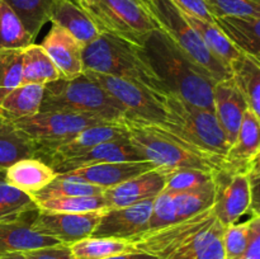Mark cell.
<instances>
[{"instance_id": "6da1fadb", "label": "cell", "mask_w": 260, "mask_h": 259, "mask_svg": "<svg viewBox=\"0 0 260 259\" xmlns=\"http://www.w3.org/2000/svg\"><path fill=\"white\" fill-rule=\"evenodd\" d=\"M142 47L168 94L213 111L215 81L192 62L160 28L150 33Z\"/></svg>"}, {"instance_id": "7a4b0ae2", "label": "cell", "mask_w": 260, "mask_h": 259, "mask_svg": "<svg viewBox=\"0 0 260 259\" xmlns=\"http://www.w3.org/2000/svg\"><path fill=\"white\" fill-rule=\"evenodd\" d=\"M131 142L140 156L151 161L164 173L179 169H202L220 172L222 165L206 156L173 134L165 126L124 117L121 121Z\"/></svg>"}, {"instance_id": "3957f363", "label": "cell", "mask_w": 260, "mask_h": 259, "mask_svg": "<svg viewBox=\"0 0 260 259\" xmlns=\"http://www.w3.org/2000/svg\"><path fill=\"white\" fill-rule=\"evenodd\" d=\"M83 65L84 70L134 81L161 95L168 94L152 69L145 48L108 33H101L84 46Z\"/></svg>"}, {"instance_id": "277c9868", "label": "cell", "mask_w": 260, "mask_h": 259, "mask_svg": "<svg viewBox=\"0 0 260 259\" xmlns=\"http://www.w3.org/2000/svg\"><path fill=\"white\" fill-rule=\"evenodd\" d=\"M40 112L93 114L112 122L127 117L123 106L84 73L78 78H60L46 84Z\"/></svg>"}, {"instance_id": "5b68a950", "label": "cell", "mask_w": 260, "mask_h": 259, "mask_svg": "<svg viewBox=\"0 0 260 259\" xmlns=\"http://www.w3.org/2000/svg\"><path fill=\"white\" fill-rule=\"evenodd\" d=\"M165 107L167 122L161 126H165L188 145L222 165L230 144L226 140L215 112L193 106L174 94H167Z\"/></svg>"}, {"instance_id": "8992f818", "label": "cell", "mask_w": 260, "mask_h": 259, "mask_svg": "<svg viewBox=\"0 0 260 259\" xmlns=\"http://www.w3.org/2000/svg\"><path fill=\"white\" fill-rule=\"evenodd\" d=\"M101 33L144 46L150 33L159 29L146 5L139 0H74Z\"/></svg>"}, {"instance_id": "52a82bcc", "label": "cell", "mask_w": 260, "mask_h": 259, "mask_svg": "<svg viewBox=\"0 0 260 259\" xmlns=\"http://www.w3.org/2000/svg\"><path fill=\"white\" fill-rule=\"evenodd\" d=\"M145 5L160 29L215 83L230 78V70L208 50L200 33L173 0H147Z\"/></svg>"}, {"instance_id": "ba28073f", "label": "cell", "mask_w": 260, "mask_h": 259, "mask_svg": "<svg viewBox=\"0 0 260 259\" xmlns=\"http://www.w3.org/2000/svg\"><path fill=\"white\" fill-rule=\"evenodd\" d=\"M15 128L35 142L38 149L60 144L78 132L98 124H112L108 119L93 114L70 112H38L35 116L12 122Z\"/></svg>"}, {"instance_id": "9c48e42d", "label": "cell", "mask_w": 260, "mask_h": 259, "mask_svg": "<svg viewBox=\"0 0 260 259\" xmlns=\"http://www.w3.org/2000/svg\"><path fill=\"white\" fill-rule=\"evenodd\" d=\"M84 74L98 83L107 93L116 98L126 109L127 117L150 123L165 124L167 107L165 96L134 81L124 80L107 74L84 70Z\"/></svg>"}, {"instance_id": "30bf717a", "label": "cell", "mask_w": 260, "mask_h": 259, "mask_svg": "<svg viewBox=\"0 0 260 259\" xmlns=\"http://www.w3.org/2000/svg\"><path fill=\"white\" fill-rule=\"evenodd\" d=\"M215 220L216 216L213 213V207H211L198 215L175 221L161 229L145 231L129 239V241L136 251L150 254L157 259H162L188 243L201 231L212 225Z\"/></svg>"}, {"instance_id": "8fae6325", "label": "cell", "mask_w": 260, "mask_h": 259, "mask_svg": "<svg viewBox=\"0 0 260 259\" xmlns=\"http://www.w3.org/2000/svg\"><path fill=\"white\" fill-rule=\"evenodd\" d=\"M216 198L213 213L223 226L239 222L246 213H253V197L246 173H228L220 170L216 174Z\"/></svg>"}, {"instance_id": "7c38bea8", "label": "cell", "mask_w": 260, "mask_h": 259, "mask_svg": "<svg viewBox=\"0 0 260 259\" xmlns=\"http://www.w3.org/2000/svg\"><path fill=\"white\" fill-rule=\"evenodd\" d=\"M103 211L86 213L42 212L38 211L32 228L43 235L51 236L65 245L93 235Z\"/></svg>"}, {"instance_id": "4fadbf2b", "label": "cell", "mask_w": 260, "mask_h": 259, "mask_svg": "<svg viewBox=\"0 0 260 259\" xmlns=\"http://www.w3.org/2000/svg\"><path fill=\"white\" fill-rule=\"evenodd\" d=\"M124 137H127V132L121 122L119 123L91 126L78 132L70 139L60 142V144L41 147L37 151V157L51 165L58 160L75 156L81 152L88 151L91 147L99 144L116 141V140L124 139Z\"/></svg>"}, {"instance_id": "5bb4252c", "label": "cell", "mask_w": 260, "mask_h": 259, "mask_svg": "<svg viewBox=\"0 0 260 259\" xmlns=\"http://www.w3.org/2000/svg\"><path fill=\"white\" fill-rule=\"evenodd\" d=\"M152 200L119 208H107L99 218L91 236L129 239L147 230Z\"/></svg>"}, {"instance_id": "9a60e30c", "label": "cell", "mask_w": 260, "mask_h": 259, "mask_svg": "<svg viewBox=\"0 0 260 259\" xmlns=\"http://www.w3.org/2000/svg\"><path fill=\"white\" fill-rule=\"evenodd\" d=\"M260 117L251 109L244 112L243 122L235 141L223 157L222 169L228 173H248L260 155Z\"/></svg>"}, {"instance_id": "2e32d148", "label": "cell", "mask_w": 260, "mask_h": 259, "mask_svg": "<svg viewBox=\"0 0 260 259\" xmlns=\"http://www.w3.org/2000/svg\"><path fill=\"white\" fill-rule=\"evenodd\" d=\"M167 175V173L155 168L126 182L106 188L103 198L107 208L127 207L142 201L152 200L164 190Z\"/></svg>"}, {"instance_id": "e0dca14e", "label": "cell", "mask_w": 260, "mask_h": 259, "mask_svg": "<svg viewBox=\"0 0 260 259\" xmlns=\"http://www.w3.org/2000/svg\"><path fill=\"white\" fill-rule=\"evenodd\" d=\"M63 79H74L84 73L83 46L66 29L57 24L50 28L41 42Z\"/></svg>"}, {"instance_id": "ac0fdd59", "label": "cell", "mask_w": 260, "mask_h": 259, "mask_svg": "<svg viewBox=\"0 0 260 259\" xmlns=\"http://www.w3.org/2000/svg\"><path fill=\"white\" fill-rule=\"evenodd\" d=\"M246 108V102L231 78L216 81L213 85V112L230 146L238 136Z\"/></svg>"}, {"instance_id": "d6986e66", "label": "cell", "mask_w": 260, "mask_h": 259, "mask_svg": "<svg viewBox=\"0 0 260 259\" xmlns=\"http://www.w3.org/2000/svg\"><path fill=\"white\" fill-rule=\"evenodd\" d=\"M152 169H155V165L151 161L134 160V161H113L89 165V167L70 170L63 175L80 178L84 182L106 189Z\"/></svg>"}, {"instance_id": "ffe728a7", "label": "cell", "mask_w": 260, "mask_h": 259, "mask_svg": "<svg viewBox=\"0 0 260 259\" xmlns=\"http://www.w3.org/2000/svg\"><path fill=\"white\" fill-rule=\"evenodd\" d=\"M134 160H144L135 150L131 142L127 137L116 141H109L99 144L91 147L90 150L75 156L66 157V159L58 160L53 163L50 167L56 170L57 174H65L70 170L78 169V168L89 167L94 164H102V163H113V161H134Z\"/></svg>"}, {"instance_id": "44dd1931", "label": "cell", "mask_w": 260, "mask_h": 259, "mask_svg": "<svg viewBox=\"0 0 260 259\" xmlns=\"http://www.w3.org/2000/svg\"><path fill=\"white\" fill-rule=\"evenodd\" d=\"M37 213L38 211L17 221H0V254L25 253L45 246L62 244L32 228Z\"/></svg>"}, {"instance_id": "7402d4cb", "label": "cell", "mask_w": 260, "mask_h": 259, "mask_svg": "<svg viewBox=\"0 0 260 259\" xmlns=\"http://www.w3.org/2000/svg\"><path fill=\"white\" fill-rule=\"evenodd\" d=\"M57 173L38 157H25L7 168L4 180L29 196L37 195L57 178Z\"/></svg>"}, {"instance_id": "603a6c76", "label": "cell", "mask_w": 260, "mask_h": 259, "mask_svg": "<svg viewBox=\"0 0 260 259\" xmlns=\"http://www.w3.org/2000/svg\"><path fill=\"white\" fill-rule=\"evenodd\" d=\"M215 23L241 53L259 58L260 17L228 15L216 18Z\"/></svg>"}, {"instance_id": "cb8c5ba5", "label": "cell", "mask_w": 260, "mask_h": 259, "mask_svg": "<svg viewBox=\"0 0 260 259\" xmlns=\"http://www.w3.org/2000/svg\"><path fill=\"white\" fill-rule=\"evenodd\" d=\"M50 22L68 30L83 47L101 35L91 18L74 0L58 3L51 14Z\"/></svg>"}, {"instance_id": "d4e9b609", "label": "cell", "mask_w": 260, "mask_h": 259, "mask_svg": "<svg viewBox=\"0 0 260 259\" xmlns=\"http://www.w3.org/2000/svg\"><path fill=\"white\" fill-rule=\"evenodd\" d=\"M45 86L20 84L0 102V117L9 122L35 116L40 112Z\"/></svg>"}, {"instance_id": "484cf974", "label": "cell", "mask_w": 260, "mask_h": 259, "mask_svg": "<svg viewBox=\"0 0 260 259\" xmlns=\"http://www.w3.org/2000/svg\"><path fill=\"white\" fill-rule=\"evenodd\" d=\"M230 78L249 109L260 117V62L259 58L241 53L230 69Z\"/></svg>"}, {"instance_id": "4316f807", "label": "cell", "mask_w": 260, "mask_h": 259, "mask_svg": "<svg viewBox=\"0 0 260 259\" xmlns=\"http://www.w3.org/2000/svg\"><path fill=\"white\" fill-rule=\"evenodd\" d=\"M35 142L20 134L12 122L0 117V172L25 157H37Z\"/></svg>"}, {"instance_id": "83f0119b", "label": "cell", "mask_w": 260, "mask_h": 259, "mask_svg": "<svg viewBox=\"0 0 260 259\" xmlns=\"http://www.w3.org/2000/svg\"><path fill=\"white\" fill-rule=\"evenodd\" d=\"M68 246L73 259H107L136 251L127 239L98 236L84 238Z\"/></svg>"}, {"instance_id": "f1b7e54d", "label": "cell", "mask_w": 260, "mask_h": 259, "mask_svg": "<svg viewBox=\"0 0 260 259\" xmlns=\"http://www.w3.org/2000/svg\"><path fill=\"white\" fill-rule=\"evenodd\" d=\"M60 73L41 45L30 43L23 47L22 84H46L60 79Z\"/></svg>"}, {"instance_id": "f546056e", "label": "cell", "mask_w": 260, "mask_h": 259, "mask_svg": "<svg viewBox=\"0 0 260 259\" xmlns=\"http://www.w3.org/2000/svg\"><path fill=\"white\" fill-rule=\"evenodd\" d=\"M184 15L187 17L188 22L193 25V28L200 33L208 50L230 70L234 62L241 56L240 51L229 41V38L223 35L222 30L216 25L215 22H207V20L200 19L185 13Z\"/></svg>"}, {"instance_id": "4dcf8cb0", "label": "cell", "mask_w": 260, "mask_h": 259, "mask_svg": "<svg viewBox=\"0 0 260 259\" xmlns=\"http://www.w3.org/2000/svg\"><path fill=\"white\" fill-rule=\"evenodd\" d=\"M19 18L24 29L36 38L43 25L50 22L56 5L62 0H4Z\"/></svg>"}, {"instance_id": "1f68e13d", "label": "cell", "mask_w": 260, "mask_h": 259, "mask_svg": "<svg viewBox=\"0 0 260 259\" xmlns=\"http://www.w3.org/2000/svg\"><path fill=\"white\" fill-rule=\"evenodd\" d=\"M216 177L201 187L185 190L180 193H173L178 221L198 215L208 208L213 207L216 198Z\"/></svg>"}, {"instance_id": "d6a6232c", "label": "cell", "mask_w": 260, "mask_h": 259, "mask_svg": "<svg viewBox=\"0 0 260 259\" xmlns=\"http://www.w3.org/2000/svg\"><path fill=\"white\" fill-rule=\"evenodd\" d=\"M38 211L32 196L8 184L0 177V221H17Z\"/></svg>"}, {"instance_id": "836d02e7", "label": "cell", "mask_w": 260, "mask_h": 259, "mask_svg": "<svg viewBox=\"0 0 260 259\" xmlns=\"http://www.w3.org/2000/svg\"><path fill=\"white\" fill-rule=\"evenodd\" d=\"M103 193L104 188L84 182L80 178L58 174L55 180H52L37 195L32 196V198L36 201L61 197H79V196H101Z\"/></svg>"}, {"instance_id": "e575fe53", "label": "cell", "mask_w": 260, "mask_h": 259, "mask_svg": "<svg viewBox=\"0 0 260 259\" xmlns=\"http://www.w3.org/2000/svg\"><path fill=\"white\" fill-rule=\"evenodd\" d=\"M35 203L37 206L38 211H42V212L86 213L94 212V211L107 210V205L103 198V195L36 200Z\"/></svg>"}, {"instance_id": "d590c367", "label": "cell", "mask_w": 260, "mask_h": 259, "mask_svg": "<svg viewBox=\"0 0 260 259\" xmlns=\"http://www.w3.org/2000/svg\"><path fill=\"white\" fill-rule=\"evenodd\" d=\"M33 41L35 38L24 29L9 5L0 0V50L23 48L33 43Z\"/></svg>"}, {"instance_id": "8d00e7d4", "label": "cell", "mask_w": 260, "mask_h": 259, "mask_svg": "<svg viewBox=\"0 0 260 259\" xmlns=\"http://www.w3.org/2000/svg\"><path fill=\"white\" fill-rule=\"evenodd\" d=\"M260 221L259 213H251L250 217L244 222H236L225 226L222 234V245L225 259H239L250 241L254 225Z\"/></svg>"}, {"instance_id": "74e56055", "label": "cell", "mask_w": 260, "mask_h": 259, "mask_svg": "<svg viewBox=\"0 0 260 259\" xmlns=\"http://www.w3.org/2000/svg\"><path fill=\"white\" fill-rule=\"evenodd\" d=\"M23 48L0 50V102L22 84Z\"/></svg>"}, {"instance_id": "f35d334b", "label": "cell", "mask_w": 260, "mask_h": 259, "mask_svg": "<svg viewBox=\"0 0 260 259\" xmlns=\"http://www.w3.org/2000/svg\"><path fill=\"white\" fill-rule=\"evenodd\" d=\"M217 172L202 169H179L167 175L165 190L170 193H180L201 187L216 177Z\"/></svg>"}, {"instance_id": "ab89813d", "label": "cell", "mask_w": 260, "mask_h": 259, "mask_svg": "<svg viewBox=\"0 0 260 259\" xmlns=\"http://www.w3.org/2000/svg\"><path fill=\"white\" fill-rule=\"evenodd\" d=\"M225 226L220 222V221L215 220V222L200 234L190 239L188 243L178 248L169 255H167L162 259H197V256L202 253L203 249L216 238V236L221 235L223 233Z\"/></svg>"}, {"instance_id": "60d3db41", "label": "cell", "mask_w": 260, "mask_h": 259, "mask_svg": "<svg viewBox=\"0 0 260 259\" xmlns=\"http://www.w3.org/2000/svg\"><path fill=\"white\" fill-rule=\"evenodd\" d=\"M178 221L174 196L168 190H162L152 201L151 213L147 223V230H156Z\"/></svg>"}, {"instance_id": "b9f144b4", "label": "cell", "mask_w": 260, "mask_h": 259, "mask_svg": "<svg viewBox=\"0 0 260 259\" xmlns=\"http://www.w3.org/2000/svg\"><path fill=\"white\" fill-rule=\"evenodd\" d=\"M212 17L249 15L260 17V2L255 0H205Z\"/></svg>"}, {"instance_id": "7bdbcfd3", "label": "cell", "mask_w": 260, "mask_h": 259, "mask_svg": "<svg viewBox=\"0 0 260 259\" xmlns=\"http://www.w3.org/2000/svg\"><path fill=\"white\" fill-rule=\"evenodd\" d=\"M24 255L27 259H73L70 249L65 244H57V245L25 251Z\"/></svg>"}, {"instance_id": "ee69618b", "label": "cell", "mask_w": 260, "mask_h": 259, "mask_svg": "<svg viewBox=\"0 0 260 259\" xmlns=\"http://www.w3.org/2000/svg\"><path fill=\"white\" fill-rule=\"evenodd\" d=\"M173 3L185 14L193 15L207 22H215V18L208 10L205 0H173Z\"/></svg>"}, {"instance_id": "f6af8a7d", "label": "cell", "mask_w": 260, "mask_h": 259, "mask_svg": "<svg viewBox=\"0 0 260 259\" xmlns=\"http://www.w3.org/2000/svg\"><path fill=\"white\" fill-rule=\"evenodd\" d=\"M222 234L216 236V238L203 249L202 253L197 256V259H225V251H223L222 245Z\"/></svg>"}, {"instance_id": "bcb514c9", "label": "cell", "mask_w": 260, "mask_h": 259, "mask_svg": "<svg viewBox=\"0 0 260 259\" xmlns=\"http://www.w3.org/2000/svg\"><path fill=\"white\" fill-rule=\"evenodd\" d=\"M239 259H260V221L254 225L248 248Z\"/></svg>"}, {"instance_id": "7dc6e473", "label": "cell", "mask_w": 260, "mask_h": 259, "mask_svg": "<svg viewBox=\"0 0 260 259\" xmlns=\"http://www.w3.org/2000/svg\"><path fill=\"white\" fill-rule=\"evenodd\" d=\"M107 259H157V258L150 255V254L135 251V253L122 254V255H116V256H112V258H107Z\"/></svg>"}, {"instance_id": "c3c4849f", "label": "cell", "mask_w": 260, "mask_h": 259, "mask_svg": "<svg viewBox=\"0 0 260 259\" xmlns=\"http://www.w3.org/2000/svg\"><path fill=\"white\" fill-rule=\"evenodd\" d=\"M0 259H27L24 253H8L0 254Z\"/></svg>"}, {"instance_id": "681fc988", "label": "cell", "mask_w": 260, "mask_h": 259, "mask_svg": "<svg viewBox=\"0 0 260 259\" xmlns=\"http://www.w3.org/2000/svg\"><path fill=\"white\" fill-rule=\"evenodd\" d=\"M139 2H141L142 4H146V2H147V0H139Z\"/></svg>"}, {"instance_id": "f907efd6", "label": "cell", "mask_w": 260, "mask_h": 259, "mask_svg": "<svg viewBox=\"0 0 260 259\" xmlns=\"http://www.w3.org/2000/svg\"><path fill=\"white\" fill-rule=\"evenodd\" d=\"M0 177H4V172H0Z\"/></svg>"}, {"instance_id": "816d5d0a", "label": "cell", "mask_w": 260, "mask_h": 259, "mask_svg": "<svg viewBox=\"0 0 260 259\" xmlns=\"http://www.w3.org/2000/svg\"><path fill=\"white\" fill-rule=\"evenodd\" d=\"M255 2H260V0H255Z\"/></svg>"}]
</instances>
